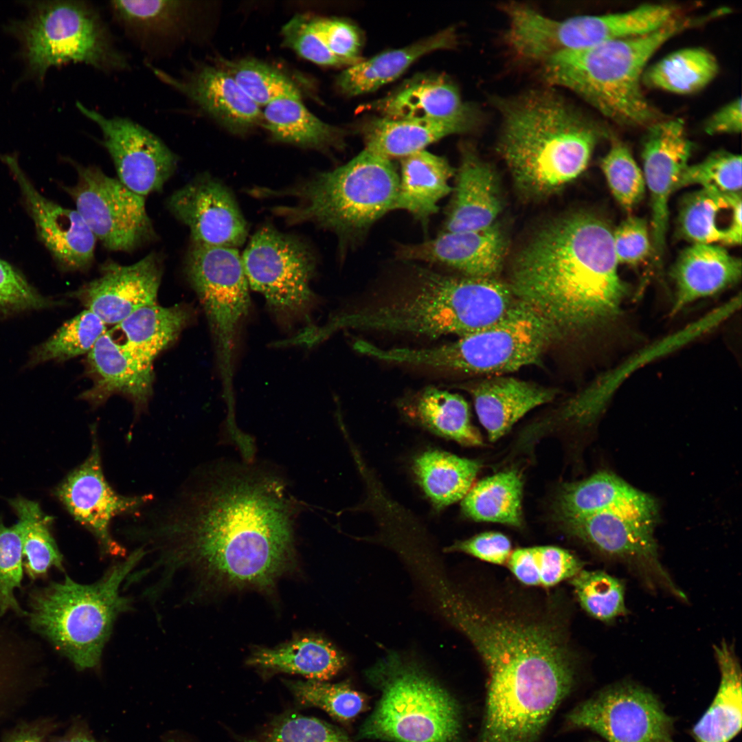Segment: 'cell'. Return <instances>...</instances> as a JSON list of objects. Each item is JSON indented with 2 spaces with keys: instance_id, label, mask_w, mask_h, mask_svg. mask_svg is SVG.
<instances>
[{
  "instance_id": "49",
  "label": "cell",
  "mask_w": 742,
  "mask_h": 742,
  "mask_svg": "<svg viewBox=\"0 0 742 742\" xmlns=\"http://www.w3.org/2000/svg\"><path fill=\"white\" fill-rule=\"evenodd\" d=\"M286 682L299 704L319 708L339 721L354 719L365 706L363 695L346 684H328L309 679Z\"/></svg>"
},
{
  "instance_id": "18",
  "label": "cell",
  "mask_w": 742,
  "mask_h": 742,
  "mask_svg": "<svg viewBox=\"0 0 742 742\" xmlns=\"http://www.w3.org/2000/svg\"><path fill=\"white\" fill-rule=\"evenodd\" d=\"M508 19L506 43L517 58L543 61L565 52L594 47L609 41L613 26L605 14L554 19L522 4L504 6Z\"/></svg>"
},
{
  "instance_id": "40",
  "label": "cell",
  "mask_w": 742,
  "mask_h": 742,
  "mask_svg": "<svg viewBox=\"0 0 742 742\" xmlns=\"http://www.w3.org/2000/svg\"><path fill=\"white\" fill-rule=\"evenodd\" d=\"M190 319V311L181 304L165 307L155 303L137 309L116 327L124 336L122 344L141 359L153 363L177 339Z\"/></svg>"
},
{
  "instance_id": "22",
  "label": "cell",
  "mask_w": 742,
  "mask_h": 742,
  "mask_svg": "<svg viewBox=\"0 0 742 742\" xmlns=\"http://www.w3.org/2000/svg\"><path fill=\"white\" fill-rule=\"evenodd\" d=\"M162 273L161 258L154 252L129 265L109 260L101 265L97 278L70 296L106 325L117 326L137 309L157 303Z\"/></svg>"
},
{
  "instance_id": "6",
  "label": "cell",
  "mask_w": 742,
  "mask_h": 742,
  "mask_svg": "<svg viewBox=\"0 0 742 742\" xmlns=\"http://www.w3.org/2000/svg\"><path fill=\"white\" fill-rule=\"evenodd\" d=\"M398 186L399 175L392 161L364 149L333 170L276 192L296 203L275 212L291 224L312 223L334 232L340 243H347L395 210Z\"/></svg>"
},
{
  "instance_id": "9",
  "label": "cell",
  "mask_w": 742,
  "mask_h": 742,
  "mask_svg": "<svg viewBox=\"0 0 742 742\" xmlns=\"http://www.w3.org/2000/svg\"><path fill=\"white\" fill-rule=\"evenodd\" d=\"M369 675L381 696L359 730L361 738L392 742L458 741V705L427 673L390 655L376 664Z\"/></svg>"
},
{
  "instance_id": "20",
  "label": "cell",
  "mask_w": 742,
  "mask_h": 742,
  "mask_svg": "<svg viewBox=\"0 0 742 742\" xmlns=\"http://www.w3.org/2000/svg\"><path fill=\"white\" fill-rule=\"evenodd\" d=\"M1 160L17 182L24 205L40 240L66 271H85L94 260L96 238L76 210L64 207L43 196L21 168L16 155Z\"/></svg>"
},
{
  "instance_id": "27",
  "label": "cell",
  "mask_w": 742,
  "mask_h": 742,
  "mask_svg": "<svg viewBox=\"0 0 742 742\" xmlns=\"http://www.w3.org/2000/svg\"><path fill=\"white\" fill-rule=\"evenodd\" d=\"M368 107L394 120H481L479 110L462 100L454 82L436 74L414 77Z\"/></svg>"
},
{
  "instance_id": "45",
  "label": "cell",
  "mask_w": 742,
  "mask_h": 742,
  "mask_svg": "<svg viewBox=\"0 0 742 742\" xmlns=\"http://www.w3.org/2000/svg\"><path fill=\"white\" fill-rule=\"evenodd\" d=\"M507 562L514 576L530 586L552 587L571 579L583 569V563L576 556L551 546L517 549Z\"/></svg>"
},
{
  "instance_id": "12",
  "label": "cell",
  "mask_w": 742,
  "mask_h": 742,
  "mask_svg": "<svg viewBox=\"0 0 742 742\" xmlns=\"http://www.w3.org/2000/svg\"><path fill=\"white\" fill-rule=\"evenodd\" d=\"M242 260L249 288L265 297L281 324L309 320L316 261L306 243L265 225L251 238Z\"/></svg>"
},
{
  "instance_id": "50",
  "label": "cell",
  "mask_w": 742,
  "mask_h": 742,
  "mask_svg": "<svg viewBox=\"0 0 742 742\" xmlns=\"http://www.w3.org/2000/svg\"><path fill=\"white\" fill-rule=\"evenodd\" d=\"M600 167L613 196L624 210L631 211L642 201L647 188L644 178L625 144L612 139Z\"/></svg>"
},
{
  "instance_id": "30",
  "label": "cell",
  "mask_w": 742,
  "mask_h": 742,
  "mask_svg": "<svg viewBox=\"0 0 742 742\" xmlns=\"http://www.w3.org/2000/svg\"><path fill=\"white\" fill-rule=\"evenodd\" d=\"M741 272V260L722 246L693 244L682 251L672 269L675 286L672 313L734 285Z\"/></svg>"
},
{
  "instance_id": "5",
  "label": "cell",
  "mask_w": 742,
  "mask_h": 742,
  "mask_svg": "<svg viewBox=\"0 0 742 742\" xmlns=\"http://www.w3.org/2000/svg\"><path fill=\"white\" fill-rule=\"evenodd\" d=\"M717 17V10L698 16L683 14L647 34L555 54L541 63L543 77L576 93L614 123L646 128L666 117L642 89L649 60L675 35Z\"/></svg>"
},
{
  "instance_id": "39",
  "label": "cell",
  "mask_w": 742,
  "mask_h": 742,
  "mask_svg": "<svg viewBox=\"0 0 742 742\" xmlns=\"http://www.w3.org/2000/svg\"><path fill=\"white\" fill-rule=\"evenodd\" d=\"M302 98L277 99L264 107L262 124L278 142L326 150L341 148V129L326 123L313 114Z\"/></svg>"
},
{
  "instance_id": "33",
  "label": "cell",
  "mask_w": 742,
  "mask_h": 742,
  "mask_svg": "<svg viewBox=\"0 0 742 742\" xmlns=\"http://www.w3.org/2000/svg\"><path fill=\"white\" fill-rule=\"evenodd\" d=\"M116 21L146 51L182 39L193 6L183 1H112Z\"/></svg>"
},
{
  "instance_id": "2",
  "label": "cell",
  "mask_w": 742,
  "mask_h": 742,
  "mask_svg": "<svg viewBox=\"0 0 742 742\" xmlns=\"http://www.w3.org/2000/svg\"><path fill=\"white\" fill-rule=\"evenodd\" d=\"M613 231L599 217L576 213L546 226L518 253L513 295L556 330H587L616 319L628 286L618 270Z\"/></svg>"
},
{
  "instance_id": "32",
  "label": "cell",
  "mask_w": 742,
  "mask_h": 742,
  "mask_svg": "<svg viewBox=\"0 0 742 742\" xmlns=\"http://www.w3.org/2000/svg\"><path fill=\"white\" fill-rule=\"evenodd\" d=\"M480 121L374 118L362 128L365 149L390 160L403 158L450 135L472 131Z\"/></svg>"
},
{
  "instance_id": "4",
  "label": "cell",
  "mask_w": 742,
  "mask_h": 742,
  "mask_svg": "<svg viewBox=\"0 0 742 742\" xmlns=\"http://www.w3.org/2000/svg\"><path fill=\"white\" fill-rule=\"evenodd\" d=\"M501 115L497 149L517 189L543 196L587 168L605 131L550 90L497 100Z\"/></svg>"
},
{
  "instance_id": "55",
  "label": "cell",
  "mask_w": 742,
  "mask_h": 742,
  "mask_svg": "<svg viewBox=\"0 0 742 742\" xmlns=\"http://www.w3.org/2000/svg\"><path fill=\"white\" fill-rule=\"evenodd\" d=\"M283 43L304 59L320 65H347L335 56L315 32L308 17L297 14L282 29Z\"/></svg>"
},
{
  "instance_id": "54",
  "label": "cell",
  "mask_w": 742,
  "mask_h": 742,
  "mask_svg": "<svg viewBox=\"0 0 742 742\" xmlns=\"http://www.w3.org/2000/svg\"><path fill=\"white\" fill-rule=\"evenodd\" d=\"M56 303L41 295L17 269L0 259V315L43 309Z\"/></svg>"
},
{
  "instance_id": "28",
  "label": "cell",
  "mask_w": 742,
  "mask_h": 742,
  "mask_svg": "<svg viewBox=\"0 0 742 742\" xmlns=\"http://www.w3.org/2000/svg\"><path fill=\"white\" fill-rule=\"evenodd\" d=\"M453 196L443 232L480 230L493 224L502 210L495 172L473 148H461Z\"/></svg>"
},
{
  "instance_id": "11",
  "label": "cell",
  "mask_w": 742,
  "mask_h": 742,
  "mask_svg": "<svg viewBox=\"0 0 742 742\" xmlns=\"http://www.w3.org/2000/svg\"><path fill=\"white\" fill-rule=\"evenodd\" d=\"M185 271L208 322L225 400L232 401L237 338L251 304L242 256L234 247L192 243Z\"/></svg>"
},
{
  "instance_id": "34",
  "label": "cell",
  "mask_w": 742,
  "mask_h": 742,
  "mask_svg": "<svg viewBox=\"0 0 742 742\" xmlns=\"http://www.w3.org/2000/svg\"><path fill=\"white\" fill-rule=\"evenodd\" d=\"M453 175L447 159L426 150L401 158L395 210L407 211L426 226L439 201L452 192Z\"/></svg>"
},
{
  "instance_id": "3",
  "label": "cell",
  "mask_w": 742,
  "mask_h": 742,
  "mask_svg": "<svg viewBox=\"0 0 742 742\" xmlns=\"http://www.w3.org/2000/svg\"><path fill=\"white\" fill-rule=\"evenodd\" d=\"M507 283L496 278L455 276L413 265L402 276L331 316L327 334L359 330L459 337L486 328L513 307Z\"/></svg>"
},
{
  "instance_id": "58",
  "label": "cell",
  "mask_w": 742,
  "mask_h": 742,
  "mask_svg": "<svg viewBox=\"0 0 742 742\" xmlns=\"http://www.w3.org/2000/svg\"><path fill=\"white\" fill-rule=\"evenodd\" d=\"M446 550L464 552L488 563L503 565L511 553V543L500 532H488L457 541Z\"/></svg>"
},
{
  "instance_id": "59",
  "label": "cell",
  "mask_w": 742,
  "mask_h": 742,
  "mask_svg": "<svg viewBox=\"0 0 742 742\" xmlns=\"http://www.w3.org/2000/svg\"><path fill=\"white\" fill-rule=\"evenodd\" d=\"M742 128L741 100L737 98L712 113L705 122L704 131L708 135L737 134Z\"/></svg>"
},
{
  "instance_id": "21",
  "label": "cell",
  "mask_w": 742,
  "mask_h": 742,
  "mask_svg": "<svg viewBox=\"0 0 742 742\" xmlns=\"http://www.w3.org/2000/svg\"><path fill=\"white\" fill-rule=\"evenodd\" d=\"M168 206L188 227L192 243L235 248L246 239L247 223L232 193L211 176H199L176 190Z\"/></svg>"
},
{
  "instance_id": "41",
  "label": "cell",
  "mask_w": 742,
  "mask_h": 742,
  "mask_svg": "<svg viewBox=\"0 0 742 742\" xmlns=\"http://www.w3.org/2000/svg\"><path fill=\"white\" fill-rule=\"evenodd\" d=\"M480 469L477 461L439 450L423 453L413 464L418 484L438 509L462 499Z\"/></svg>"
},
{
  "instance_id": "42",
  "label": "cell",
  "mask_w": 742,
  "mask_h": 742,
  "mask_svg": "<svg viewBox=\"0 0 742 742\" xmlns=\"http://www.w3.org/2000/svg\"><path fill=\"white\" fill-rule=\"evenodd\" d=\"M715 56L701 47L676 50L647 67L642 84L675 94H691L708 86L719 73Z\"/></svg>"
},
{
  "instance_id": "8",
  "label": "cell",
  "mask_w": 742,
  "mask_h": 742,
  "mask_svg": "<svg viewBox=\"0 0 742 742\" xmlns=\"http://www.w3.org/2000/svg\"><path fill=\"white\" fill-rule=\"evenodd\" d=\"M556 335V330L543 316L517 300L497 322L454 341L423 348H383L368 344L364 353L390 363L496 374L539 364Z\"/></svg>"
},
{
  "instance_id": "17",
  "label": "cell",
  "mask_w": 742,
  "mask_h": 742,
  "mask_svg": "<svg viewBox=\"0 0 742 742\" xmlns=\"http://www.w3.org/2000/svg\"><path fill=\"white\" fill-rule=\"evenodd\" d=\"M76 106L101 131L122 184L144 197L163 188L178 158L160 138L127 117H107L80 102Z\"/></svg>"
},
{
  "instance_id": "26",
  "label": "cell",
  "mask_w": 742,
  "mask_h": 742,
  "mask_svg": "<svg viewBox=\"0 0 742 742\" xmlns=\"http://www.w3.org/2000/svg\"><path fill=\"white\" fill-rule=\"evenodd\" d=\"M602 512L653 526L658 515L657 504L651 496L606 471L565 485L555 501L559 521Z\"/></svg>"
},
{
  "instance_id": "56",
  "label": "cell",
  "mask_w": 742,
  "mask_h": 742,
  "mask_svg": "<svg viewBox=\"0 0 742 742\" xmlns=\"http://www.w3.org/2000/svg\"><path fill=\"white\" fill-rule=\"evenodd\" d=\"M309 21L313 29L335 56L348 65L361 61L359 54L361 38L355 26L335 19H313Z\"/></svg>"
},
{
  "instance_id": "25",
  "label": "cell",
  "mask_w": 742,
  "mask_h": 742,
  "mask_svg": "<svg viewBox=\"0 0 742 742\" xmlns=\"http://www.w3.org/2000/svg\"><path fill=\"white\" fill-rule=\"evenodd\" d=\"M86 370L91 387L80 397L93 407L113 394L128 398L137 411L147 406L153 394V363L139 358L106 331L87 354Z\"/></svg>"
},
{
  "instance_id": "37",
  "label": "cell",
  "mask_w": 742,
  "mask_h": 742,
  "mask_svg": "<svg viewBox=\"0 0 742 742\" xmlns=\"http://www.w3.org/2000/svg\"><path fill=\"white\" fill-rule=\"evenodd\" d=\"M399 407L406 417L436 434L464 446L482 445L471 423L469 405L458 394L427 387L401 398Z\"/></svg>"
},
{
  "instance_id": "31",
  "label": "cell",
  "mask_w": 742,
  "mask_h": 742,
  "mask_svg": "<svg viewBox=\"0 0 742 742\" xmlns=\"http://www.w3.org/2000/svg\"><path fill=\"white\" fill-rule=\"evenodd\" d=\"M742 199L701 188L686 195L677 218L679 236L693 244L739 245L741 243Z\"/></svg>"
},
{
  "instance_id": "15",
  "label": "cell",
  "mask_w": 742,
  "mask_h": 742,
  "mask_svg": "<svg viewBox=\"0 0 742 742\" xmlns=\"http://www.w3.org/2000/svg\"><path fill=\"white\" fill-rule=\"evenodd\" d=\"M559 522L570 536L626 565L649 588L686 599L660 561L653 537L655 526L607 512Z\"/></svg>"
},
{
  "instance_id": "29",
  "label": "cell",
  "mask_w": 742,
  "mask_h": 742,
  "mask_svg": "<svg viewBox=\"0 0 742 742\" xmlns=\"http://www.w3.org/2000/svg\"><path fill=\"white\" fill-rule=\"evenodd\" d=\"M472 396L478 418L495 441L532 409L551 401L553 389L510 376H496L461 385Z\"/></svg>"
},
{
  "instance_id": "46",
  "label": "cell",
  "mask_w": 742,
  "mask_h": 742,
  "mask_svg": "<svg viewBox=\"0 0 742 742\" xmlns=\"http://www.w3.org/2000/svg\"><path fill=\"white\" fill-rule=\"evenodd\" d=\"M106 326L95 313L85 309L36 347L31 353L29 364L63 361L87 354L106 332Z\"/></svg>"
},
{
  "instance_id": "51",
  "label": "cell",
  "mask_w": 742,
  "mask_h": 742,
  "mask_svg": "<svg viewBox=\"0 0 742 742\" xmlns=\"http://www.w3.org/2000/svg\"><path fill=\"white\" fill-rule=\"evenodd\" d=\"M690 185H699L701 188L723 194H741V155L719 150L701 161L688 165L679 179L677 190Z\"/></svg>"
},
{
  "instance_id": "10",
  "label": "cell",
  "mask_w": 742,
  "mask_h": 742,
  "mask_svg": "<svg viewBox=\"0 0 742 742\" xmlns=\"http://www.w3.org/2000/svg\"><path fill=\"white\" fill-rule=\"evenodd\" d=\"M16 32L27 68L39 79L69 63L104 73L129 67L99 12L85 1L38 2L18 23Z\"/></svg>"
},
{
  "instance_id": "61",
  "label": "cell",
  "mask_w": 742,
  "mask_h": 742,
  "mask_svg": "<svg viewBox=\"0 0 742 742\" xmlns=\"http://www.w3.org/2000/svg\"><path fill=\"white\" fill-rule=\"evenodd\" d=\"M58 742H98L91 734L85 729L80 728L71 732L66 738Z\"/></svg>"
},
{
  "instance_id": "24",
  "label": "cell",
  "mask_w": 742,
  "mask_h": 742,
  "mask_svg": "<svg viewBox=\"0 0 742 742\" xmlns=\"http://www.w3.org/2000/svg\"><path fill=\"white\" fill-rule=\"evenodd\" d=\"M506 251V236L496 223L480 230L442 232L418 243L400 245L398 258L438 265L475 278H496Z\"/></svg>"
},
{
  "instance_id": "48",
  "label": "cell",
  "mask_w": 742,
  "mask_h": 742,
  "mask_svg": "<svg viewBox=\"0 0 742 742\" xmlns=\"http://www.w3.org/2000/svg\"><path fill=\"white\" fill-rule=\"evenodd\" d=\"M570 582L583 609L594 618L611 622L625 615L623 582L605 572L581 570Z\"/></svg>"
},
{
  "instance_id": "14",
  "label": "cell",
  "mask_w": 742,
  "mask_h": 742,
  "mask_svg": "<svg viewBox=\"0 0 742 742\" xmlns=\"http://www.w3.org/2000/svg\"><path fill=\"white\" fill-rule=\"evenodd\" d=\"M567 721L607 742H675L674 719L659 698L629 682L604 688L574 708Z\"/></svg>"
},
{
  "instance_id": "53",
  "label": "cell",
  "mask_w": 742,
  "mask_h": 742,
  "mask_svg": "<svg viewBox=\"0 0 742 742\" xmlns=\"http://www.w3.org/2000/svg\"><path fill=\"white\" fill-rule=\"evenodd\" d=\"M23 574V552L21 532L18 524L8 527L0 519V614L9 610L23 615L14 596L20 587Z\"/></svg>"
},
{
  "instance_id": "13",
  "label": "cell",
  "mask_w": 742,
  "mask_h": 742,
  "mask_svg": "<svg viewBox=\"0 0 742 742\" xmlns=\"http://www.w3.org/2000/svg\"><path fill=\"white\" fill-rule=\"evenodd\" d=\"M75 166L76 183L63 188L96 239L106 248L131 251L155 237L144 196L98 167Z\"/></svg>"
},
{
  "instance_id": "19",
  "label": "cell",
  "mask_w": 742,
  "mask_h": 742,
  "mask_svg": "<svg viewBox=\"0 0 742 742\" xmlns=\"http://www.w3.org/2000/svg\"><path fill=\"white\" fill-rule=\"evenodd\" d=\"M646 130L642 173L651 197L652 248L660 265L668 226V200L688 166L693 144L681 118L665 117Z\"/></svg>"
},
{
  "instance_id": "7",
  "label": "cell",
  "mask_w": 742,
  "mask_h": 742,
  "mask_svg": "<svg viewBox=\"0 0 742 742\" xmlns=\"http://www.w3.org/2000/svg\"><path fill=\"white\" fill-rule=\"evenodd\" d=\"M146 554L133 552L98 581L80 584L69 576L34 592L31 625L78 670L96 666L117 616L131 608L120 593L122 583Z\"/></svg>"
},
{
  "instance_id": "35",
  "label": "cell",
  "mask_w": 742,
  "mask_h": 742,
  "mask_svg": "<svg viewBox=\"0 0 742 742\" xmlns=\"http://www.w3.org/2000/svg\"><path fill=\"white\" fill-rule=\"evenodd\" d=\"M456 40V32L450 27L405 47L383 52L348 67L337 77V85L348 96L374 91L397 79L425 54L453 47Z\"/></svg>"
},
{
  "instance_id": "62",
  "label": "cell",
  "mask_w": 742,
  "mask_h": 742,
  "mask_svg": "<svg viewBox=\"0 0 742 742\" xmlns=\"http://www.w3.org/2000/svg\"><path fill=\"white\" fill-rule=\"evenodd\" d=\"M164 742H187L185 739L176 734H169L166 736L164 740Z\"/></svg>"
},
{
  "instance_id": "60",
  "label": "cell",
  "mask_w": 742,
  "mask_h": 742,
  "mask_svg": "<svg viewBox=\"0 0 742 742\" xmlns=\"http://www.w3.org/2000/svg\"><path fill=\"white\" fill-rule=\"evenodd\" d=\"M2 742H45L43 736L33 728H21L11 733Z\"/></svg>"
},
{
  "instance_id": "57",
  "label": "cell",
  "mask_w": 742,
  "mask_h": 742,
  "mask_svg": "<svg viewBox=\"0 0 742 742\" xmlns=\"http://www.w3.org/2000/svg\"><path fill=\"white\" fill-rule=\"evenodd\" d=\"M616 256L618 264L636 265L649 255L651 243L647 221L629 216L613 231Z\"/></svg>"
},
{
  "instance_id": "1",
  "label": "cell",
  "mask_w": 742,
  "mask_h": 742,
  "mask_svg": "<svg viewBox=\"0 0 742 742\" xmlns=\"http://www.w3.org/2000/svg\"><path fill=\"white\" fill-rule=\"evenodd\" d=\"M299 508L273 470L217 463L192 476L155 517L150 538L169 566L266 589L291 565Z\"/></svg>"
},
{
  "instance_id": "16",
  "label": "cell",
  "mask_w": 742,
  "mask_h": 742,
  "mask_svg": "<svg viewBox=\"0 0 742 742\" xmlns=\"http://www.w3.org/2000/svg\"><path fill=\"white\" fill-rule=\"evenodd\" d=\"M91 450L85 460L70 472L56 495L74 519L93 534L104 555L122 556L125 549L110 532L113 519L133 514L152 500L149 494L124 496L109 485L103 473L96 432L91 429Z\"/></svg>"
},
{
  "instance_id": "23",
  "label": "cell",
  "mask_w": 742,
  "mask_h": 742,
  "mask_svg": "<svg viewBox=\"0 0 742 742\" xmlns=\"http://www.w3.org/2000/svg\"><path fill=\"white\" fill-rule=\"evenodd\" d=\"M151 69L160 80L232 133L243 135L262 124L260 107L223 67L203 65L177 77L153 67Z\"/></svg>"
},
{
  "instance_id": "36",
  "label": "cell",
  "mask_w": 742,
  "mask_h": 742,
  "mask_svg": "<svg viewBox=\"0 0 742 742\" xmlns=\"http://www.w3.org/2000/svg\"><path fill=\"white\" fill-rule=\"evenodd\" d=\"M720 673L717 690L707 710L694 725L695 742H730L741 730V668L734 650L726 642L715 646Z\"/></svg>"
},
{
  "instance_id": "52",
  "label": "cell",
  "mask_w": 742,
  "mask_h": 742,
  "mask_svg": "<svg viewBox=\"0 0 742 742\" xmlns=\"http://www.w3.org/2000/svg\"><path fill=\"white\" fill-rule=\"evenodd\" d=\"M260 742H352L338 728L313 717L286 712L276 717Z\"/></svg>"
},
{
  "instance_id": "47",
  "label": "cell",
  "mask_w": 742,
  "mask_h": 742,
  "mask_svg": "<svg viewBox=\"0 0 742 742\" xmlns=\"http://www.w3.org/2000/svg\"><path fill=\"white\" fill-rule=\"evenodd\" d=\"M223 68L260 107L282 98H301L295 82L269 64L255 58L225 61Z\"/></svg>"
},
{
  "instance_id": "38",
  "label": "cell",
  "mask_w": 742,
  "mask_h": 742,
  "mask_svg": "<svg viewBox=\"0 0 742 742\" xmlns=\"http://www.w3.org/2000/svg\"><path fill=\"white\" fill-rule=\"evenodd\" d=\"M247 664L324 682L337 675L346 662L331 643L317 636H307L275 648L258 649L248 658Z\"/></svg>"
},
{
  "instance_id": "43",
  "label": "cell",
  "mask_w": 742,
  "mask_h": 742,
  "mask_svg": "<svg viewBox=\"0 0 742 742\" xmlns=\"http://www.w3.org/2000/svg\"><path fill=\"white\" fill-rule=\"evenodd\" d=\"M522 482L515 471L499 472L471 486L462 502L464 514L475 521L519 527Z\"/></svg>"
},
{
  "instance_id": "44",
  "label": "cell",
  "mask_w": 742,
  "mask_h": 742,
  "mask_svg": "<svg viewBox=\"0 0 742 742\" xmlns=\"http://www.w3.org/2000/svg\"><path fill=\"white\" fill-rule=\"evenodd\" d=\"M19 517L25 558L23 567L29 577L44 576L52 567L63 570V556L51 532L52 517L39 504L23 497L10 501Z\"/></svg>"
}]
</instances>
